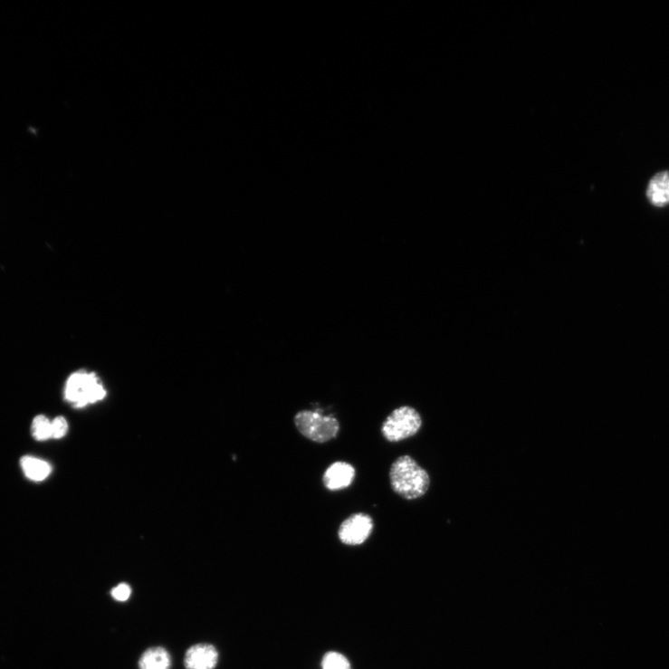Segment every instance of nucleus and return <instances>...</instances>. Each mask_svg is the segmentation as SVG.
I'll use <instances>...</instances> for the list:
<instances>
[{"instance_id": "f257e3e1", "label": "nucleus", "mask_w": 669, "mask_h": 669, "mask_svg": "<svg viewBox=\"0 0 669 669\" xmlns=\"http://www.w3.org/2000/svg\"><path fill=\"white\" fill-rule=\"evenodd\" d=\"M390 483L396 494L407 501L424 497L431 485L428 472L410 455L397 459L390 469Z\"/></svg>"}, {"instance_id": "f03ea898", "label": "nucleus", "mask_w": 669, "mask_h": 669, "mask_svg": "<svg viewBox=\"0 0 669 669\" xmlns=\"http://www.w3.org/2000/svg\"><path fill=\"white\" fill-rule=\"evenodd\" d=\"M294 424L305 438L320 444L336 438L339 432V422L333 416H325L320 411L302 410L296 414Z\"/></svg>"}, {"instance_id": "7ed1b4c3", "label": "nucleus", "mask_w": 669, "mask_h": 669, "mask_svg": "<svg viewBox=\"0 0 669 669\" xmlns=\"http://www.w3.org/2000/svg\"><path fill=\"white\" fill-rule=\"evenodd\" d=\"M107 396L103 385L94 373L80 371L67 379L65 399L76 407H84L102 400Z\"/></svg>"}, {"instance_id": "20e7f679", "label": "nucleus", "mask_w": 669, "mask_h": 669, "mask_svg": "<svg viewBox=\"0 0 669 669\" xmlns=\"http://www.w3.org/2000/svg\"><path fill=\"white\" fill-rule=\"evenodd\" d=\"M421 426L419 413L411 406H401L384 420L381 435L390 443H398L416 435Z\"/></svg>"}, {"instance_id": "39448f33", "label": "nucleus", "mask_w": 669, "mask_h": 669, "mask_svg": "<svg viewBox=\"0 0 669 669\" xmlns=\"http://www.w3.org/2000/svg\"><path fill=\"white\" fill-rule=\"evenodd\" d=\"M374 522L371 516L366 513H355L342 521L338 536L341 543L348 546H358L365 543L373 532Z\"/></svg>"}, {"instance_id": "423d86ee", "label": "nucleus", "mask_w": 669, "mask_h": 669, "mask_svg": "<svg viewBox=\"0 0 669 669\" xmlns=\"http://www.w3.org/2000/svg\"><path fill=\"white\" fill-rule=\"evenodd\" d=\"M218 660L219 654L214 645L199 644L186 652L185 664L186 669H215Z\"/></svg>"}, {"instance_id": "0eeeda50", "label": "nucleus", "mask_w": 669, "mask_h": 669, "mask_svg": "<svg viewBox=\"0 0 669 669\" xmlns=\"http://www.w3.org/2000/svg\"><path fill=\"white\" fill-rule=\"evenodd\" d=\"M356 469L353 465L344 462L331 464L323 475V483L330 491H339L348 488L356 478Z\"/></svg>"}, {"instance_id": "6e6552de", "label": "nucleus", "mask_w": 669, "mask_h": 669, "mask_svg": "<svg viewBox=\"0 0 669 669\" xmlns=\"http://www.w3.org/2000/svg\"><path fill=\"white\" fill-rule=\"evenodd\" d=\"M646 197L655 207H664L669 205V169L655 173L650 179Z\"/></svg>"}, {"instance_id": "1a4fd4ad", "label": "nucleus", "mask_w": 669, "mask_h": 669, "mask_svg": "<svg viewBox=\"0 0 669 669\" xmlns=\"http://www.w3.org/2000/svg\"><path fill=\"white\" fill-rule=\"evenodd\" d=\"M170 655L165 648L153 647L144 653L139 662V669H169Z\"/></svg>"}, {"instance_id": "9d476101", "label": "nucleus", "mask_w": 669, "mask_h": 669, "mask_svg": "<svg viewBox=\"0 0 669 669\" xmlns=\"http://www.w3.org/2000/svg\"><path fill=\"white\" fill-rule=\"evenodd\" d=\"M21 465L25 476L34 482L44 481L52 473L48 463L33 456L23 457Z\"/></svg>"}, {"instance_id": "9b49d317", "label": "nucleus", "mask_w": 669, "mask_h": 669, "mask_svg": "<svg viewBox=\"0 0 669 669\" xmlns=\"http://www.w3.org/2000/svg\"><path fill=\"white\" fill-rule=\"evenodd\" d=\"M32 435L38 441H45L53 438L52 421L45 416L34 417L32 424Z\"/></svg>"}, {"instance_id": "f8f14e48", "label": "nucleus", "mask_w": 669, "mask_h": 669, "mask_svg": "<svg viewBox=\"0 0 669 669\" xmlns=\"http://www.w3.org/2000/svg\"><path fill=\"white\" fill-rule=\"evenodd\" d=\"M322 669H351V665L344 655L329 652L323 657Z\"/></svg>"}, {"instance_id": "ddd939ff", "label": "nucleus", "mask_w": 669, "mask_h": 669, "mask_svg": "<svg viewBox=\"0 0 669 669\" xmlns=\"http://www.w3.org/2000/svg\"><path fill=\"white\" fill-rule=\"evenodd\" d=\"M53 438L61 439L67 434L68 424L64 417L58 416L52 421Z\"/></svg>"}, {"instance_id": "4468645a", "label": "nucleus", "mask_w": 669, "mask_h": 669, "mask_svg": "<svg viewBox=\"0 0 669 669\" xmlns=\"http://www.w3.org/2000/svg\"><path fill=\"white\" fill-rule=\"evenodd\" d=\"M111 595L116 601L123 603L129 600L131 588L128 584L121 583L112 589Z\"/></svg>"}]
</instances>
